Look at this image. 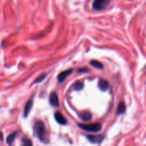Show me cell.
Here are the masks:
<instances>
[{
  "instance_id": "cell-1",
  "label": "cell",
  "mask_w": 146,
  "mask_h": 146,
  "mask_svg": "<svg viewBox=\"0 0 146 146\" xmlns=\"http://www.w3.org/2000/svg\"><path fill=\"white\" fill-rule=\"evenodd\" d=\"M34 133L35 136L42 143H47V133L45 125L41 121H37L34 125Z\"/></svg>"
},
{
  "instance_id": "cell-2",
  "label": "cell",
  "mask_w": 146,
  "mask_h": 146,
  "mask_svg": "<svg viewBox=\"0 0 146 146\" xmlns=\"http://www.w3.org/2000/svg\"><path fill=\"white\" fill-rule=\"evenodd\" d=\"M78 126L81 129L84 131H87V132L91 133H97L100 131L102 128L101 124L97 123H92V124H79Z\"/></svg>"
},
{
  "instance_id": "cell-3",
  "label": "cell",
  "mask_w": 146,
  "mask_h": 146,
  "mask_svg": "<svg viewBox=\"0 0 146 146\" xmlns=\"http://www.w3.org/2000/svg\"><path fill=\"white\" fill-rule=\"evenodd\" d=\"M110 1L109 0H94L92 4V8L97 11H100L107 7Z\"/></svg>"
},
{
  "instance_id": "cell-4",
  "label": "cell",
  "mask_w": 146,
  "mask_h": 146,
  "mask_svg": "<svg viewBox=\"0 0 146 146\" xmlns=\"http://www.w3.org/2000/svg\"><path fill=\"white\" fill-rule=\"evenodd\" d=\"M87 138L90 142L92 143H100L104 139V135H89L87 136Z\"/></svg>"
},
{
  "instance_id": "cell-5",
  "label": "cell",
  "mask_w": 146,
  "mask_h": 146,
  "mask_svg": "<svg viewBox=\"0 0 146 146\" xmlns=\"http://www.w3.org/2000/svg\"><path fill=\"white\" fill-rule=\"evenodd\" d=\"M72 72H73V69L70 68V69H67L66 70V71H62V72L60 73V74L58 75V76H57L59 82L60 83L63 82V81L65 80V78H67V76H70Z\"/></svg>"
},
{
  "instance_id": "cell-6",
  "label": "cell",
  "mask_w": 146,
  "mask_h": 146,
  "mask_svg": "<svg viewBox=\"0 0 146 146\" xmlns=\"http://www.w3.org/2000/svg\"><path fill=\"white\" fill-rule=\"evenodd\" d=\"M50 104L53 107H58L59 105H60L58 96H57V94L55 92H52L51 94H50Z\"/></svg>"
},
{
  "instance_id": "cell-7",
  "label": "cell",
  "mask_w": 146,
  "mask_h": 146,
  "mask_svg": "<svg viewBox=\"0 0 146 146\" xmlns=\"http://www.w3.org/2000/svg\"><path fill=\"white\" fill-rule=\"evenodd\" d=\"M54 118H55L56 121H57L58 123L62 124V125H65V124L67 123V120H66V118H64V115H63L61 113L59 112V111L55 113V114H54Z\"/></svg>"
},
{
  "instance_id": "cell-8",
  "label": "cell",
  "mask_w": 146,
  "mask_h": 146,
  "mask_svg": "<svg viewBox=\"0 0 146 146\" xmlns=\"http://www.w3.org/2000/svg\"><path fill=\"white\" fill-rule=\"evenodd\" d=\"M98 87L101 91H107L109 89V83L106 80L100 79L98 82Z\"/></svg>"
},
{
  "instance_id": "cell-9",
  "label": "cell",
  "mask_w": 146,
  "mask_h": 146,
  "mask_svg": "<svg viewBox=\"0 0 146 146\" xmlns=\"http://www.w3.org/2000/svg\"><path fill=\"white\" fill-rule=\"evenodd\" d=\"M32 106H33V102L31 100L27 101V104H25V106H24V118L27 117V115H29V113L31 108H32Z\"/></svg>"
},
{
  "instance_id": "cell-10",
  "label": "cell",
  "mask_w": 146,
  "mask_h": 146,
  "mask_svg": "<svg viewBox=\"0 0 146 146\" xmlns=\"http://www.w3.org/2000/svg\"><path fill=\"white\" fill-rule=\"evenodd\" d=\"M80 117L83 121H89L91 120L92 118V114L88 112H82L80 114Z\"/></svg>"
},
{
  "instance_id": "cell-11",
  "label": "cell",
  "mask_w": 146,
  "mask_h": 146,
  "mask_svg": "<svg viewBox=\"0 0 146 146\" xmlns=\"http://www.w3.org/2000/svg\"><path fill=\"white\" fill-rule=\"evenodd\" d=\"M125 109H126L125 104L124 102L121 101V102L118 104V106H117V114H119V115H122V114H123L125 112Z\"/></svg>"
},
{
  "instance_id": "cell-12",
  "label": "cell",
  "mask_w": 146,
  "mask_h": 146,
  "mask_svg": "<svg viewBox=\"0 0 146 146\" xmlns=\"http://www.w3.org/2000/svg\"><path fill=\"white\" fill-rule=\"evenodd\" d=\"M17 132H14L10 134V135L7 137V143L8 145H11V144H12V143L14 142V138H15L16 136H17Z\"/></svg>"
},
{
  "instance_id": "cell-13",
  "label": "cell",
  "mask_w": 146,
  "mask_h": 146,
  "mask_svg": "<svg viewBox=\"0 0 146 146\" xmlns=\"http://www.w3.org/2000/svg\"><path fill=\"white\" fill-rule=\"evenodd\" d=\"M90 65L92 66L93 67H94V68H98V69H102L103 68L102 64H101V63L99 62V61H97L92 60V61H90Z\"/></svg>"
},
{
  "instance_id": "cell-14",
  "label": "cell",
  "mask_w": 146,
  "mask_h": 146,
  "mask_svg": "<svg viewBox=\"0 0 146 146\" xmlns=\"http://www.w3.org/2000/svg\"><path fill=\"white\" fill-rule=\"evenodd\" d=\"M46 76H47V74H42L41 75H40L36 78L35 81H34V84H39V83L42 82V81L45 79Z\"/></svg>"
},
{
  "instance_id": "cell-15",
  "label": "cell",
  "mask_w": 146,
  "mask_h": 146,
  "mask_svg": "<svg viewBox=\"0 0 146 146\" xmlns=\"http://www.w3.org/2000/svg\"><path fill=\"white\" fill-rule=\"evenodd\" d=\"M84 85L82 82H77L74 85V91H81L82 90Z\"/></svg>"
},
{
  "instance_id": "cell-16",
  "label": "cell",
  "mask_w": 146,
  "mask_h": 146,
  "mask_svg": "<svg viewBox=\"0 0 146 146\" xmlns=\"http://www.w3.org/2000/svg\"><path fill=\"white\" fill-rule=\"evenodd\" d=\"M22 144L24 145H31L32 143H31V141L29 139L27 138H22Z\"/></svg>"
},
{
  "instance_id": "cell-17",
  "label": "cell",
  "mask_w": 146,
  "mask_h": 146,
  "mask_svg": "<svg viewBox=\"0 0 146 146\" xmlns=\"http://www.w3.org/2000/svg\"><path fill=\"white\" fill-rule=\"evenodd\" d=\"M89 71H90V69L88 68H87V67L80 68V69L77 70V72L78 73H87Z\"/></svg>"
},
{
  "instance_id": "cell-18",
  "label": "cell",
  "mask_w": 146,
  "mask_h": 146,
  "mask_svg": "<svg viewBox=\"0 0 146 146\" xmlns=\"http://www.w3.org/2000/svg\"><path fill=\"white\" fill-rule=\"evenodd\" d=\"M3 139V135H2V133L0 132V140Z\"/></svg>"
}]
</instances>
